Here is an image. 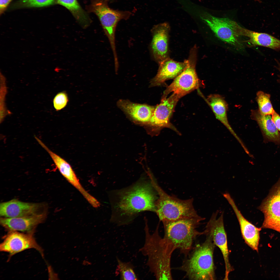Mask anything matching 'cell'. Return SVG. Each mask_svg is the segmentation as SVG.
I'll return each instance as SVG.
<instances>
[{
	"instance_id": "obj_1",
	"label": "cell",
	"mask_w": 280,
	"mask_h": 280,
	"mask_svg": "<svg viewBox=\"0 0 280 280\" xmlns=\"http://www.w3.org/2000/svg\"><path fill=\"white\" fill-rule=\"evenodd\" d=\"M150 183L139 182L131 187L117 191L114 206L118 215L112 222L118 225L128 224L133 217L141 212H155L158 198Z\"/></svg>"
},
{
	"instance_id": "obj_2",
	"label": "cell",
	"mask_w": 280,
	"mask_h": 280,
	"mask_svg": "<svg viewBox=\"0 0 280 280\" xmlns=\"http://www.w3.org/2000/svg\"><path fill=\"white\" fill-rule=\"evenodd\" d=\"M145 220L144 242L139 251L147 257L146 265L156 279L172 280L171 258L176 249L168 240L160 236L158 225L154 232L151 234L147 220Z\"/></svg>"
},
{
	"instance_id": "obj_3",
	"label": "cell",
	"mask_w": 280,
	"mask_h": 280,
	"mask_svg": "<svg viewBox=\"0 0 280 280\" xmlns=\"http://www.w3.org/2000/svg\"><path fill=\"white\" fill-rule=\"evenodd\" d=\"M206 236L204 242L197 244L193 248L179 268L185 272L186 276L189 279H215L213 259L215 245L211 237Z\"/></svg>"
},
{
	"instance_id": "obj_4",
	"label": "cell",
	"mask_w": 280,
	"mask_h": 280,
	"mask_svg": "<svg viewBox=\"0 0 280 280\" xmlns=\"http://www.w3.org/2000/svg\"><path fill=\"white\" fill-rule=\"evenodd\" d=\"M204 219L198 216L164 222V237L187 257L192 249L195 239L205 234L204 231L200 232L197 229L201 221Z\"/></svg>"
},
{
	"instance_id": "obj_5",
	"label": "cell",
	"mask_w": 280,
	"mask_h": 280,
	"mask_svg": "<svg viewBox=\"0 0 280 280\" xmlns=\"http://www.w3.org/2000/svg\"><path fill=\"white\" fill-rule=\"evenodd\" d=\"M150 182L158 196L156 201L155 212L163 222L199 216L193 205L192 198L182 200L165 192L153 176L149 174Z\"/></svg>"
},
{
	"instance_id": "obj_6",
	"label": "cell",
	"mask_w": 280,
	"mask_h": 280,
	"mask_svg": "<svg viewBox=\"0 0 280 280\" xmlns=\"http://www.w3.org/2000/svg\"><path fill=\"white\" fill-rule=\"evenodd\" d=\"M197 49L194 46L190 50L187 65L183 71L176 77L164 91L162 99L166 97L171 92L180 98L201 85L195 70Z\"/></svg>"
},
{
	"instance_id": "obj_7",
	"label": "cell",
	"mask_w": 280,
	"mask_h": 280,
	"mask_svg": "<svg viewBox=\"0 0 280 280\" xmlns=\"http://www.w3.org/2000/svg\"><path fill=\"white\" fill-rule=\"evenodd\" d=\"M93 11L99 18L104 32L107 37L113 51L114 62L118 63L115 43V32L118 22L122 19H127L131 13L129 11L113 10L105 3L100 2L93 6Z\"/></svg>"
},
{
	"instance_id": "obj_8",
	"label": "cell",
	"mask_w": 280,
	"mask_h": 280,
	"mask_svg": "<svg viewBox=\"0 0 280 280\" xmlns=\"http://www.w3.org/2000/svg\"><path fill=\"white\" fill-rule=\"evenodd\" d=\"M218 211L213 214L205 227V234L209 235L215 245L220 249L224 260L225 272L224 279H228L229 274L233 270L229 260L226 234L223 220V212L217 219Z\"/></svg>"
},
{
	"instance_id": "obj_9",
	"label": "cell",
	"mask_w": 280,
	"mask_h": 280,
	"mask_svg": "<svg viewBox=\"0 0 280 280\" xmlns=\"http://www.w3.org/2000/svg\"><path fill=\"white\" fill-rule=\"evenodd\" d=\"M204 20L216 36L238 49H242L243 46L236 32L238 24L228 18H219L209 14L206 15Z\"/></svg>"
},
{
	"instance_id": "obj_10",
	"label": "cell",
	"mask_w": 280,
	"mask_h": 280,
	"mask_svg": "<svg viewBox=\"0 0 280 280\" xmlns=\"http://www.w3.org/2000/svg\"><path fill=\"white\" fill-rule=\"evenodd\" d=\"M33 234L17 231L9 232L0 244V251L8 253L10 256L26 249H34L43 256V249L36 242Z\"/></svg>"
},
{
	"instance_id": "obj_11",
	"label": "cell",
	"mask_w": 280,
	"mask_h": 280,
	"mask_svg": "<svg viewBox=\"0 0 280 280\" xmlns=\"http://www.w3.org/2000/svg\"><path fill=\"white\" fill-rule=\"evenodd\" d=\"M180 98L177 95L173 93L168 98L162 99L160 103L155 107L152 116L147 124L157 132L163 128H167L179 134L171 123L170 120L175 107Z\"/></svg>"
},
{
	"instance_id": "obj_12",
	"label": "cell",
	"mask_w": 280,
	"mask_h": 280,
	"mask_svg": "<svg viewBox=\"0 0 280 280\" xmlns=\"http://www.w3.org/2000/svg\"><path fill=\"white\" fill-rule=\"evenodd\" d=\"M37 142L48 153L62 175L81 193L91 205H95L97 200L83 188L70 164L63 158L51 150L40 139H38Z\"/></svg>"
},
{
	"instance_id": "obj_13",
	"label": "cell",
	"mask_w": 280,
	"mask_h": 280,
	"mask_svg": "<svg viewBox=\"0 0 280 280\" xmlns=\"http://www.w3.org/2000/svg\"><path fill=\"white\" fill-rule=\"evenodd\" d=\"M43 203L23 202L14 199L1 203L0 215L2 217L13 218L33 215L46 212Z\"/></svg>"
},
{
	"instance_id": "obj_14",
	"label": "cell",
	"mask_w": 280,
	"mask_h": 280,
	"mask_svg": "<svg viewBox=\"0 0 280 280\" xmlns=\"http://www.w3.org/2000/svg\"><path fill=\"white\" fill-rule=\"evenodd\" d=\"M260 209L264 216L262 227L280 233V183Z\"/></svg>"
},
{
	"instance_id": "obj_15",
	"label": "cell",
	"mask_w": 280,
	"mask_h": 280,
	"mask_svg": "<svg viewBox=\"0 0 280 280\" xmlns=\"http://www.w3.org/2000/svg\"><path fill=\"white\" fill-rule=\"evenodd\" d=\"M170 26L165 22L155 25L151 29V50L155 60L159 64L169 57V33Z\"/></svg>"
},
{
	"instance_id": "obj_16",
	"label": "cell",
	"mask_w": 280,
	"mask_h": 280,
	"mask_svg": "<svg viewBox=\"0 0 280 280\" xmlns=\"http://www.w3.org/2000/svg\"><path fill=\"white\" fill-rule=\"evenodd\" d=\"M223 195L231 206L237 217L241 232L245 242L252 249L258 251L261 228L256 227L245 219L238 209L230 194L227 193Z\"/></svg>"
},
{
	"instance_id": "obj_17",
	"label": "cell",
	"mask_w": 280,
	"mask_h": 280,
	"mask_svg": "<svg viewBox=\"0 0 280 280\" xmlns=\"http://www.w3.org/2000/svg\"><path fill=\"white\" fill-rule=\"evenodd\" d=\"M46 216V212L29 216L13 218L2 217L1 225L8 232L17 231L25 233H34L36 227L43 222Z\"/></svg>"
},
{
	"instance_id": "obj_18",
	"label": "cell",
	"mask_w": 280,
	"mask_h": 280,
	"mask_svg": "<svg viewBox=\"0 0 280 280\" xmlns=\"http://www.w3.org/2000/svg\"><path fill=\"white\" fill-rule=\"evenodd\" d=\"M188 62V59L179 62L169 58L163 60L159 63L157 74L151 80L150 86H160L167 80L175 78L183 71Z\"/></svg>"
},
{
	"instance_id": "obj_19",
	"label": "cell",
	"mask_w": 280,
	"mask_h": 280,
	"mask_svg": "<svg viewBox=\"0 0 280 280\" xmlns=\"http://www.w3.org/2000/svg\"><path fill=\"white\" fill-rule=\"evenodd\" d=\"M237 30L238 35L248 37L246 42L251 46H259L269 48L276 51L280 50V40L265 33L259 32L250 30L239 25Z\"/></svg>"
},
{
	"instance_id": "obj_20",
	"label": "cell",
	"mask_w": 280,
	"mask_h": 280,
	"mask_svg": "<svg viewBox=\"0 0 280 280\" xmlns=\"http://www.w3.org/2000/svg\"><path fill=\"white\" fill-rule=\"evenodd\" d=\"M251 117L257 122L261 131L263 142H272L280 145V133L277 129L270 115L260 113L258 110H253Z\"/></svg>"
},
{
	"instance_id": "obj_21",
	"label": "cell",
	"mask_w": 280,
	"mask_h": 280,
	"mask_svg": "<svg viewBox=\"0 0 280 280\" xmlns=\"http://www.w3.org/2000/svg\"><path fill=\"white\" fill-rule=\"evenodd\" d=\"M118 107L134 120L148 123L153 115L155 107L134 103L128 100H120Z\"/></svg>"
},
{
	"instance_id": "obj_22",
	"label": "cell",
	"mask_w": 280,
	"mask_h": 280,
	"mask_svg": "<svg viewBox=\"0 0 280 280\" xmlns=\"http://www.w3.org/2000/svg\"><path fill=\"white\" fill-rule=\"evenodd\" d=\"M216 118L227 128L239 143L242 141L234 132L229 125L227 117L228 106L224 98L216 94H212L206 99Z\"/></svg>"
},
{
	"instance_id": "obj_23",
	"label": "cell",
	"mask_w": 280,
	"mask_h": 280,
	"mask_svg": "<svg viewBox=\"0 0 280 280\" xmlns=\"http://www.w3.org/2000/svg\"><path fill=\"white\" fill-rule=\"evenodd\" d=\"M117 265L116 274L120 275V279H138L134 270V267L130 262H124L116 257Z\"/></svg>"
},
{
	"instance_id": "obj_24",
	"label": "cell",
	"mask_w": 280,
	"mask_h": 280,
	"mask_svg": "<svg viewBox=\"0 0 280 280\" xmlns=\"http://www.w3.org/2000/svg\"><path fill=\"white\" fill-rule=\"evenodd\" d=\"M270 95L260 91L256 94V100L258 111L265 115H272L275 111L270 100Z\"/></svg>"
},
{
	"instance_id": "obj_25",
	"label": "cell",
	"mask_w": 280,
	"mask_h": 280,
	"mask_svg": "<svg viewBox=\"0 0 280 280\" xmlns=\"http://www.w3.org/2000/svg\"><path fill=\"white\" fill-rule=\"evenodd\" d=\"M55 0H20L21 5L26 7H41L53 4Z\"/></svg>"
},
{
	"instance_id": "obj_26",
	"label": "cell",
	"mask_w": 280,
	"mask_h": 280,
	"mask_svg": "<svg viewBox=\"0 0 280 280\" xmlns=\"http://www.w3.org/2000/svg\"><path fill=\"white\" fill-rule=\"evenodd\" d=\"M68 101V98L66 93L63 92L59 93L55 96L53 99L54 107L57 111L60 110L66 106Z\"/></svg>"
},
{
	"instance_id": "obj_27",
	"label": "cell",
	"mask_w": 280,
	"mask_h": 280,
	"mask_svg": "<svg viewBox=\"0 0 280 280\" xmlns=\"http://www.w3.org/2000/svg\"><path fill=\"white\" fill-rule=\"evenodd\" d=\"M57 3L73 12L78 11L80 7L76 0H57Z\"/></svg>"
},
{
	"instance_id": "obj_28",
	"label": "cell",
	"mask_w": 280,
	"mask_h": 280,
	"mask_svg": "<svg viewBox=\"0 0 280 280\" xmlns=\"http://www.w3.org/2000/svg\"><path fill=\"white\" fill-rule=\"evenodd\" d=\"M272 115V120L277 129L280 132V116L275 111Z\"/></svg>"
},
{
	"instance_id": "obj_29",
	"label": "cell",
	"mask_w": 280,
	"mask_h": 280,
	"mask_svg": "<svg viewBox=\"0 0 280 280\" xmlns=\"http://www.w3.org/2000/svg\"><path fill=\"white\" fill-rule=\"evenodd\" d=\"M12 0H0V13L1 14L6 10L10 2Z\"/></svg>"
},
{
	"instance_id": "obj_30",
	"label": "cell",
	"mask_w": 280,
	"mask_h": 280,
	"mask_svg": "<svg viewBox=\"0 0 280 280\" xmlns=\"http://www.w3.org/2000/svg\"><path fill=\"white\" fill-rule=\"evenodd\" d=\"M277 62L278 64V66L276 67L279 70L280 73V64L278 61H277ZM279 77L280 78L279 80H280V75H279Z\"/></svg>"
},
{
	"instance_id": "obj_31",
	"label": "cell",
	"mask_w": 280,
	"mask_h": 280,
	"mask_svg": "<svg viewBox=\"0 0 280 280\" xmlns=\"http://www.w3.org/2000/svg\"></svg>"
}]
</instances>
